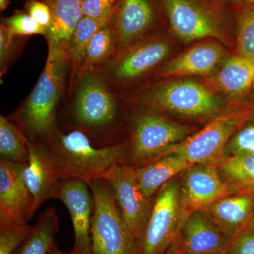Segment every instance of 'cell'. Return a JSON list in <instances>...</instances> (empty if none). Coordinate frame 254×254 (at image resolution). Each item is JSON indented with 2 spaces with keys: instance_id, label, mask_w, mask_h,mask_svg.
<instances>
[{
  "instance_id": "6da1fadb",
  "label": "cell",
  "mask_w": 254,
  "mask_h": 254,
  "mask_svg": "<svg viewBox=\"0 0 254 254\" xmlns=\"http://www.w3.org/2000/svg\"><path fill=\"white\" fill-rule=\"evenodd\" d=\"M61 180L90 182L101 178L112 167L127 164V143L98 146L84 132L69 126H58L44 143Z\"/></svg>"
},
{
  "instance_id": "7a4b0ae2",
  "label": "cell",
  "mask_w": 254,
  "mask_h": 254,
  "mask_svg": "<svg viewBox=\"0 0 254 254\" xmlns=\"http://www.w3.org/2000/svg\"><path fill=\"white\" fill-rule=\"evenodd\" d=\"M67 75L66 60L48 50L46 66L36 86L9 118L30 141L44 144L58 127V111Z\"/></svg>"
},
{
  "instance_id": "3957f363",
  "label": "cell",
  "mask_w": 254,
  "mask_h": 254,
  "mask_svg": "<svg viewBox=\"0 0 254 254\" xmlns=\"http://www.w3.org/2000/svg\"><path fill=\"white\" fill-rule=\"evenodd\" d=\"M66 126L78 128L98 146L118 145L113 133L120 115L119 97L94 71L76 84Z\"/></svg>"
},
{
  "instance_id": "277c9868",
  "label": "cell",
  "mask_w": 254,
  "mask_h": 254,
  "mask_svg": "<svg viewBox=\"0 0 254 254\" xmlns=\"http://www.w3.org/2000/svg\"><path fill=\"white\" fill-rule=\"evenodd\" d=\"M129 100L143 108L188 118H214L226 111L223 103L197 82L182 80L146 88Z\"/></svg>"
},
{
  "instance_id": "5b68a950",
  "label": "cell",
  "mask_w": 254,
  "mask_h": 254,
  "mask_svg": "<svg viewBox=\"0 0 254 254\" xmlns=\"http://www.w3.org/2000/svg\"><path fill=\"white\" fill-rule=\"evenodd\" d=\"M195 130V127L167 120L154 110L145 108L138 110L131 118L127 164L138 168L153 163Z\"/></svg>"
},
{
  "instance_id": "8992f818",
  "label": "cell",
  "mask_w": 254,
  "mask_h": 254,
  "mask_svg": "<svg viewBox=\"0 0 254 254\" xmlns=\"http://www.w3.org/2000/svg\"><path fill=\"white\" fill-rule=\"evenodd\" d=\"M94 198L91 235L93 254H138L110 185L99 178L88 184Z\"/></svg>"
},
{
  "instance_id": "52a82bcc",
  "label": "cell",
  "mask_w": 254,
  "mask_h": 254,
  "mask_svg": "<svg viewBox=\"0 0 254 254\" xmlns=\"http://www.w3.org/2000/svg\"><path fill=\"white\" fill-rule=\"evenodd\" d=\"M251 115L252 112L245 106L226 110L213 118L203 129L169 148L161 158L175 154L192 164H218L225 156L230 138L244 127Z\"/></svg>"
},
{
  "instance_id": "ba28073f",
  "label": "cell",
  "mask_w": 254,
  "mask_h": 254,
  "mask_svg": "<svg viewBox=\"0 0 254 254\" xmlns=\"http://www.w3.org/2000/svg\"><path fill=\"white\" fill-rule=\"evenodd\" d=\"M170 53V46L166 41L158 37H150L118 52L96 71L118 95L124 87L155 69Z\"/></svg>"
},
{
  "instance_id": "9c48e42d",
  "label": "cell",
  "mask_w": 254,
  "mask_h": 254,
  "mask_svg": "<svg viewBox=\"0 0 254 254\" xmlns=\"http://www.w3.org/2000/svg\"><path fill=\"white\" fill-rule=\"evenodd\" d=\"M186 221L182 214L180 182L165 184L154 198L138 254H163L181 234Z\"/></svg>"
},
{
  "instance_id": "30bf717a",
  "label": "cell",
  "mask_w": 254,
  "mask_h": 254,
  "mask_svg": "<svg viewBox=\"0 0 254 254\" xmlns=\"http://www.w3.org/2000/svg\"><path fill=\"white\" fill-rule=\"evenodd\" d=\"M173 33L182 41L224 38L220 4L213 0H162Z\"/></svg>"
},
{
  "instance_id": "8fae6325",
  "label": "cell",
  "mask_w": 254,
  "mask_h": 254,
  "mask_svg": "<svg viewBox=\"0 0 254 254\" xmlns=\"http://www.w3.org/2000/svg\"><path fill=\"white\" fill-rule=\"evenodd\" d=\"M101 178L108 182L133 240L139 245L150 218L154 198L144 194L136 169L128 164L112 167Z\"/></svg>"
},
{
  "instance_id": "7c38bea8",
  "label": "cell",
  "mask_w": 254,
  "mask_h": 254,
  "mask_svg": "<svg viewBox=\"0 0 254 254\" xmlns=\"http://www.w3.org/2000/svg\"><path fill=\"white\" fill-rule=\"evenodd\" d=\"M163 7L162 0H118L109 21L115 54L141 41L158 23L160 8Z\"/></svg>"
},
{
  "instance_id": "4fadbf2b",
  "label": "cell",
  "mask_w": 254,
  "mask_h": 254,
  "mask_svg": "<svg viewBox=\"0 0 254 254\" xmlns=\"http://www.w3.org/2000/svg\"><path fill=\"white\" fill-rule=\"evenodd\" d=\"M184 173L180 193L185 220L193 212L203 210L215 200L234 194L220 176L217 164H193Z\"/></svg>"
},
{
  "instance_id": "5bb4252c",
  "label": "cell",
  "mask_w": 254,
  "mask_h": 254,
  "mask_svg": "<svg viewBox=\"0 0 254 254\" xmlns=\"http://www.w3.org/2000/svg\"><path fill=\"white\" fill-rule=\"evenodd\" d=\"M26 165L0 160V230L26 225L33 198L23 177Z\"/></svg>"
},
{
  "instance_id": "9a60e30c",
  "label": "cell",
  "mask_w": 254,
  "mask_h": 254,
  "mask_svg": "<svg viewBox=\"0 0 254 254\" xmlns=\"http://www.w3.org/2000/svg\"><path fill=\"white\" fill-rule=\"evenodd\" d=\"M53 198L67 208L74 232L73 250L80 254H93L91 235L94 198L87 182L75 179L61 180Z\"/></svg>"
},
{
  "instance_id": "2e32d148",
  "label": "cell",
  "mask_w": 254,
  "mask_h": 254,
  "mask_svg": "<svg viewBox=\"0 0 254 254\" xmlns=\"http://www.w3.org/2000/svg\"><path fill=\"white\" fill-rule=\"evenodd\" d=\"M28 163L23 177L33 198V213L46 200L53 198L55 190L61 180L53 157L46 145L28 140Z\"/></svg>"
},
{
  "instance_id": "e0dca14e",
  "label": "cell",
  "mask_w": 254,
  "mask_h": 254,
  "mask_svg": "<svg viewBox=\"0 0 254 254\" xmlns=\"http://www.w3.org/2000/svg\"><path fill=\"white\" fill-rule=\"evenodd\" d=\"M182 254H203L227 252L231 242L203 211L190 214L181 232Z\"/></svg>"
},
{
  "instance_id": "ac0fdd59",
  "label": "cell",
  "mask_w": 254,
  "mask_h": 254,
  "mask_svg": "<svg viewBox=\"0 0 254 254\" xmlns=\"http://www.w3.org/2000/svg\"><path fill=\"white\" fill-rule=\"evenodd\" d=\"M254 208V197L233 194L215 200L203 210L232 242L248 229Z\"/></svg>"
},
{
  "instance_id": "d6986e66",
  "label": "cell",
  "mask_w": 254,
  "mask_h": 254,
  "mask_svg": "<svg viewBox=\"0 0 254 254\" xmlns=\"http://www.w3.org/2000/svg\"><path fill=\"white\" fill-rule=\"evenodd\" d=\"M224 55L225 50L218 43H201L165 64L158 70L157 78L208 74L215 69Z\"/></svg>"
},
{
  "instance_id": "ffe728a7",
  "label": "cell",
  "mask_w": 254,
  "mask_h": 254,
  "mask_svg": "<svg viewBox=\"0 0 254 254\" xmlns=\"http://www.w3.org/2000/svg\"><path fill=\"white\" fill-rule=\"evenodd\" d=\"M44 2L49 6L52 16L45 36L48 49L66 59L68 42L83 17L81 0H45Z\"/></svg>"
},
{
  "instance_id": "44dd1931",
  "label": "cell",
  "mask_w": 254,
  "mask_h": 254,
  "mask_svg": "<svg viewBox=\"0 0 254 254\" xmlns=\"http://www.w3.org/2000/svg\"><path fill=\"white\" fill-rule=\"evenodd\" d=\"M207 83L233 98L245 96L254 84V57H232Z\"/></svg>"
},
{
  "instance_id": "7402d4cb",
  "label": "cell",
  "mask_w": 254,
  "mask_h": 254,
  "mask_svg": "<svg viewBox=\"0 0 254 254\" xmlns=\"http://www.w3.org/2000/svg\"><path fill=\"white\" fill-rule=\"evenodd\" d=\"M110 17L91 18L83 16L68 42L66 50L68 64L67 95L72 97L76 88L78 73L91 38L96 32L109 23Z\"/></svg>"
},
{
  "instance_id": "603a6c76",
  "label": "cell",
  "mask_w": 254,
  "mask_h": 254,
  "mask_svg": "<svg viewBox=\"0 0 254 254\" xmlns=\"http://www.w3.org/2000/svg\"><path fill=\"white\" fill-rule=\"evenodd\" d=\"M188 160L178 155L170 154L153 163L136 169L137 180L141 190L148 198H153L161 187L174 177L190 168Z\"/></svg>"
},
{
  "instance_id": "cb8c5ba5",
  "label": "cell",
  "mask_w": 254,
  "mask_h": 254,
  "mask_svg": "<svg viewBox=\"0 0 254 254\" xmlns=\"http://www.w3.org/2000/svg\"><path fill=\"white\" fill-rule=\"evenodd\" d=\"M219 173L234 194L254 198V153H241L224 156L218 164Z\"/></svg>"
},
{
  "instance_id": "d4e9b609",
  "label": "cell",
  "mask_w": 254,
  "mask_h": 254,
  "mask_svg": "<svg viewBox=\"0 0 254 254\" xmlns=\"http://www.w3.org/2000/svg\"><path fill=\"white\" fill-rule=\"evenodd\" d=\"M60 230L56 210L50 207L38 216L31 235L14 254H48L57 246V234Z\"/></svg>"
},
{
  "instance_id": "484cf974",
  "label": "cell",
  "mask_w": 254,
  "mask_h": 254,
  "mask_svg": "<svg viewBox=\"0 0 254 254\" xmlns=\"http://www.w3.org/2000/svg\"><path fill=\"white\" fill-rule=\"evenodd\" d=\"M115 53V37L108 23L97 31L91 38L87 48L84 61L78 74L76 84L82 78L104 66Z\"/></svg>"
},
{
  "instance_id": "4316f807",
  "label": "cell",
  "mask_w": 254,
  "mask_h": 254,
  "mask_svg": "<svg viewBox=\"0 0 254 254\" xmlns=\"http://www.w3.org/2000/svg\"><path fill=\"white\" fill-rule=\"evenodd\" d=\"M28 139L9 118L0 116V160L26 165L29 156Z\"/></svg>"
},
{
  "instance_id": "83f0119b",
  "label": "cell",
  "mask_w": 254,
  "mask_h": 254,
  "mask_svg": "<svg viewBox=\"0 0 254 254\" xmlns=\"http://www.w3.org/2000/svg\"><path fill=\"white\" fill-rule=\"evenodd\" d=\"M237 55L254 57V8H243L235 12Z\"/></svg>"
},
{
  "instance_id": "f1b7e54d",
  "label": "cell",
  "mask_w": 254,
  "mask_h": 254,
  "mask_svg": "<svg viewBox=\"0 0 254 254\" xmlns=\"http://www.w3.org/2000/svg\"><path fill=\"white\" fill-rule=\"evenodd\" d=\"M28 37L15 35L0 23V75L1 78L21 54Z\"/></svg>"
},
{
  "instance_id": "f546056e",
  "label": "cell",
  "mask_w": 254,
  "mask_h": 254,
  "mask_svg": "<svg viewBox=\"0 0 254 254\" xmlns=\"http://www.w3.org/2000/svg\"><path fill=\"white\" fill-rule=\"evenodd\" d=\"M1 23H4L11 33L17 36L28 37L42 35L46 36V28L36 22L27 11H16L9 17L2 18Z\"/></svg>"
},
{
  "instance_id": "4dcf8cb0",
  "label": "cell",
  "mask_w": 254,
  "mask_h": 254,
  "mask_svg": "<svg viewBox=\"0 0 254 254\" xmlns=\"http://www.w3.org/2000/svg\"><path fill=\"white\" fill-rule=\"evenodd\" d=\"M33 230V225L21 226L0 230V254H14L21 247Z\"/></svg>"
},
{
  "instance_id": "1f68e13d",
  "label": "cell",
  "mask_w": 254,
  "mask_h": 254,
  "mask_svg": "<svg viewBox=\"0 0 254 254\" xmlns=\"http://www.w3.org/2000/svg\"><path fill=\"white\" fill-rule=\"evenodd\" d=\"M241 153H254V125L242 127L227 143L225 156Z\"/></svg>"
},
{
  "instance_id": "d6a6232c",
  "label": "cell",
  "mask_w": 254,
  "mask_h": 254,
  "mask_svg": "<svg viewBox=\"0 0 254 254\" xmlns=\"http://www.w3.org/2000/svg\"><path fill=\"white\" fill-rule=\"evenodd\" d=\"M118 0H81L83 16L91 18L110 17Z\"/></svg>"
},
{
  "instance_id": "836d02e7",
  "label": "cell",
  "mask_w": 254,
  "mask_h": 254,
  "mask_svg": "<svg viewBox=\"0 0 254 254\" xmlns=\"http://www.w3.org/2000/svg\"><path fill=\"white\" fill-rule=\"evenodd\" d=\"M25 8L28 14L36 22L46 28V30L49 27L51 23V11L46 3L38 0H27L25 4Z\"/></svg>"
},
{
  "instance_id": "e575fe53",
  "label": "cell",
  "mask_w": 254,
  "mask_h": 254,
  "mask_svg": "<svg viewBox=\"0 0 254 254\" xmlns=\"http://www.w3.org/2000/svg\"><path fill=\"white\" fill-rule=\"evenodd\" d=\"M227 254H254V230H247L230 244Z\"/></svg>"
},
{
  "instance_id": "d590c367",
  "label": "cell",
  "mask_w": 254,
  "mask_h": 254,
  "mask_svg": "<svg viewBox=\"0 0 254 254\" xmlns=\"http://www.w3.org/2000/svg\"><path fill=\"white\" fill-rule=\"evenodd\" d=\"M225 1L231 3L235 9V12L243 8H254V0H225Z\"/></svg>"
},
{
  "instance_id": "8d00e7d4",
  "label": "cell",
  "mask_w": 254,
  "mask_h": 254,
  "mask_svg": "<svg viewBox=\"0 0 254 254\" xmlns=\"http://www.w3.org/2000/svg\"><path fill=\"white\" fill-rule=\"evenodd\" d=\"M181 235V234H180ZM163 254H182L181 251V236L177 237L175 242L170 245L166 252Z\"/></svg>"
},
{
  "instance_id": "74e56055",
  "label": "cell",
  "mask_w": 254,
  "mask_h": 254,
  "mask_svg": "<svg viewBox=\"0 0 254 254\" xmlns=\"http://www.w3.org/2000/svg\"><path fill=\"white\" fill-rule=\"evenodd\" d=\"M48 254H80L76 252V250H71V252H68V253H66V252H64L63 251L59 250L58 246H55L54 249L51 251Z\"/></svg>"
},
{
  "instance_id": "f35d334b",
  "label": "cell",
  "mask_w": 254,
  "mask_h": 254,
  "mask_svg": "<svg viewBox=\"0 0 254 254\" xmlns=\"http://www.w3.org/2000/svg\"><path fill=\"white\" fill-rule=\"evenodd\" d=\"M9 4V0H0V10L4 11Z\"/></svg>"
},
{
  "instance_id": "ab89813d",
  "label": "cell",
  "mask_w": 254,
  "mask_h": 254,
  "mask_svg": "<svg viewBox=\"0 0 254 254\" xmlns=\"http://www.w3.org/2000/svg\"><path fill=\"white\" fill-rule=\"evenodd\" d=\"M247 230H254V218L253 220H252L250 224V226H249L248 229Z\"/></svg>"
},
{
  "instance_id": "60d3db41",
  "label": "cell",
  "mask_w": 254,
  "mask_h": 254,
  "mask_svg": "<svg viewBox=\"0 0 254 254\" xmlns=\"http://www.w3.org/2000/svg\"><path fill=\"white\" fill-rule=\"evenodd\" d=\"M203 254H227V252H216V253Z\"/></svg>"
},
{
  "instance_id": "b9f144b4",
  "label": "cell",
  "mask_w": 254,
  "mask_h": 254,
  "mask_svg": "<svg viewBox=\"0 0 254 254\" xmlns=\"http://www.w3.org/2000/svg\"><path fill=\"white\" fill-rule=\"evenodd\" d=\"M213 1H218V2H219V1H220V0H213Z\"/></svg>"
},
{
  "instance_id": "7bdbcfd3",
  "label": "cell",
  "mask_w": 254,
  "mask_h": 254,
  "mask_svg": "<svg viewBox=\"0 0 254 254\" xmlns=\"http://www.w3.org/2000/svg\"><path fill=\"white\" fill-rule=\"evenodd\" d=\"M38 1H45V0H38Z\"/></svg>"
},
{
  "instance_id": "ee69618b",
  "label": "cell",
  "mask_w": 254,
  "mask_h": 254,
  "mask_svg": "<svg viewBox=\"0 0 254 254\" xmlns=\"http://www.w3.org/2000/svg\"><path fill=\"white\" fill-rule=\"evenodd\" d=\"M253 88H254V84Z\"/></svg>"
}]
</instances>
